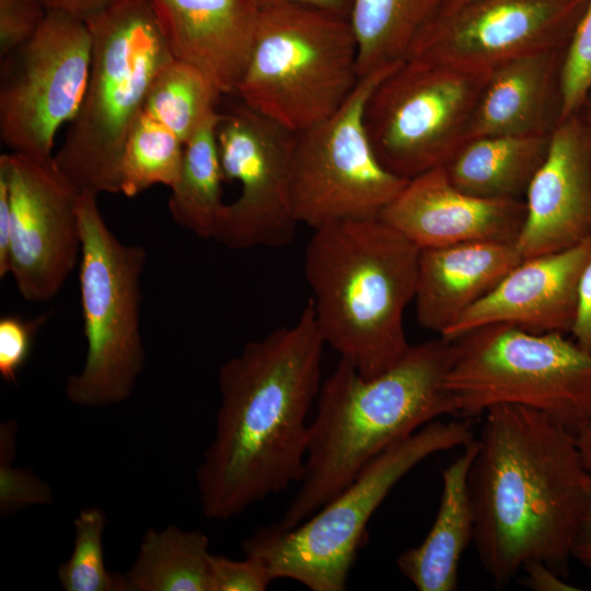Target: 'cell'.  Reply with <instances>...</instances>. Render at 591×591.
Masks as SVG:
<instances>
[{
    "label": "cell",
    "instance_id": "obj_1",
    "mask_svg": "<svg viewBox=\"0 0 591 591\" xmlns=\"http://www.w3.org/2000/svg\"><path fill=\"white\" fill-rule=\"evenodd\" d=\"M325 345L309 299L293 325L248 341L220 367L215 436L196 472L206 518H234L302 480Z\"/></svg>",
    "mask_w": 591,
    "mask_h": 591
},
{
    "label": "cell",
    "instance_id": "obj_2",
    "mask_svg": "<svg viewBox=\"0 0 591 591\" xmlns=\"http://www.w3.org/2000/svg\"><path fill=\"white\" fill-rule=\"evenodd\" d=\"M484 415L468 485L485 571L496 584L531 561L566 573L591 498L576 436L525 406L497 405Z\"/></svg>",
    "mask_w": 591,
    "mask_h": 591
},
{
    "label": "cell",
    "instance_id": "obj_3",
    "mask_svg": "<svg viewBox=\"0 0 591 591\" xmlns=\"http://www.w3.org/2000/svg\"><path fill=\"white\" fill-rule=\"evenodd\" d=\"M452 358V340L439 336L410 345L393 367L371 379L340 359L321 385L304 474L279 524H300L392 444L453 415L443 385Z\"/></svg>",
    "mask_w": 591,
    "mask_h": 591
},
{
    "label": "cell",
    "instance_id": "obj_4",
    "mask_svg": "<svg viewBox=\"0 0 591 591\" xmlns=\"http://www.w3.org/2000/svg\"><path fill=\"white\" fill-rule=\"evenodd\" d=\"M313 231L303 269L321 335L362 378H374L410 347L404 313L415 297L419 248L380 218Z\"/></svg>",
    "mask_w": 591,
    "mask_h": 591
},
{
    "label": "cell",
    "instance_id": "obj_5",
    "mask_svg": "<svg viewBox=\"0 0 591 591\" xmlns=\"http://www.w3.org/2000/svg\"><path fill=\"white\" fill-rule=\"evenodd\" d=\"M84 21L92 36L89 81L54 160L80 192L117 194L127 135L174 57L151 0H119Z\"/></svg>",
    "mask_w": 591,
    "mask_h": 591
},
{
    "label": "cell",
    "instance_id": "obj_6",
    "mask_svg": "<svg viewBox=\"0 0 591 591\" xmlns=\"http://www.w3.org/2000/svg\"><path fill=\"white\" fill-rule=\"evenodd\" d=\"M473 440L468 420H433L383 451L310 518L290 529L262 526L243 541L242 551L259 558L273 580L343 591L367 524L391 489L425 459Z\"/></svg>",
    "mask_w": 591,
    "mask_h": 591
},
{
    "label": "cell",
    "instance_id": "obj_7",
    "mask_svg": "<svg viewBox=\"0 0 591 591\" xmlns=\"http://www.w3.org/2000/svg\"><path fill=\"white\" fill-rule=\"evenodd\" d=\"M450 340L453 358L443 385L453 415L520 405L575 436L591 419V354L566 334L489 324Z\"/></svg>",
    "mask_w": 591,
    "mask_h": 591
},
{
    "label": "cell",
    "instance_id": "obj_8",
    "mask_svg": "<svg viewBox=\"0 0 591 591\" xmlns=\"http://www.w3.org/2000/svg\"><path fill=\"white\" fill-rule=\"evenodd\" d=\"M254 49L235 95L301 132L333 115L357 83L358 48L348 19L262 2Z\"/></svg>",
    "mask_w": 591,
    "mask_h": 591
},
{
    "label": "cell",
    "instance_id": "obj_9",
    "mask_svg": "<svg viewBox=\"0 0 591 591\" xmlns=\"http://www.w3.org/2000/svg\"><path fill=\"white\" fill-rule=\"evenodd\" d=\"M97 195L81 192L80 297L86 355L66 382L67 399L101 408L128 399L146 364L140 332V278L147 263L141 245L120 242L107 227Z\"/></svg>",
    "mask_w": 591,
    "mask_h": 591
},
{
    "label": "cell",
    "instance_id": "obj_10",
    "mask_svg": "<svg viewBox=\"0 0 591 591\" xmlns=\"http://www.w3.org/2000/svg\"><path fill=\"white\" fill-rule=\"evenodd\" d=\"M488 76L417 57L401 61L372 90L363 112L383 166L406 179L443 166L465 142Z\"/></svg>",
    "mask_w": 591,
    "mask_h": 591
},
{
    "label": "cell",
    "instance_id": "obj_11",
    "mask_svg": "<svg viewBox=\"0 0 591 591\" xmlns=\"http://www.w3.org/2000/svg\"><path fill=\"white\" fill-rule=\"evenodd\" d=\"M399 62L361 77L333 115L297 134L290 195L299 224L378 219L409 181L383 166L363 121L370 93Z\"/></svg>",
    "mask_w": 591,
    "mask_h": 591
},
{
    "label": "cell",
    "instance_id": "obj_12",
    "mask_svg": "<svg viewBox=\"0 0 591 591\" xmlns=\"http://www.w3.org/2000/svg\"><path fill=\"white\" fill-rule=\"evenodd\" d=\"M86 22L47 10L36 33L1 58L0 138L11 152L50 159L57 130L76 117L89 81Z\"/></svg>",
    "mask_w": 591,
    "mask_h": 591
},
{
    "label": "cell",
    "instance_id": "obj_13",
    "mask_svg": "<svg viewBox=\"0 0 591 591\" xmlns=\"http://www.w3.org/2000/svg\"><path fill=\"white\" fill-rule=\"evenodd\" d=\"M297 132L239 101L220 111L217 142L224 182L240 194L224 204L213 240L227 247H282L299 222L291 206V162Z\"/></svg>",
    "mask_w": 591,
    "mask_h": 591
},
{
    "label": "cell",
    "instance_id": "obj_14",
    "mask_svg": "<svg viewBox=\"0 0 591 591\" xmlns=\"http://www.w3.org/2000/svg\"><path fill=\"white\" fill-rule=\"evenodd\" d=\"M588 1L463 0L439 11L408 57L490 72L519 57L567 48Z\"/></svg>",
    "mask_w": 591,
    "mask_h": 591
},
{
    "label": "cell",
    "instance_id": "obj_15",
    "mask_svg": "<svg viewBox=\"0 0 591 591\" xmlns=\"http://www.w3.org/2000/svg\"><path fill=\"white\" fill-rule=\"evenodd\" d=\"M9 182L11 239L9 274L23 299L45 302L60 291L81 256L80 190L54 157L1 154Z\"/></svg>",
    "mask_w": 591,
    "mask_h": 591
},
{
    "label": "cell",
    "instance_id": "obj_16",
    "mask_svg": "<svg viewBox=\"0 0 591 591\" xmlns=\"http://www.w3.org/2000/svg\"><path fill=\"white\" fill-rule=\"evenodd\" d=\"M523 200L525 217L514 241L523 259L591 237V135L579 111L553 132Z\"/></svg>",
    "mask_w": 591,
    "mask_h": 591
},
{
    "label": "cell",
    "instance_id": "obj_17",
    "mask_svg": "<svg viewBox=\"0 0 591 591\" xmlns=\"http://www.w3.org/2000/svg\"><path fill=\"white\" fill-rule=\"evenodd\" d=\"M524 217L523 199L464 193L443 166L410 178L380 215L419 250L480 241L514 243Z\"/></svg>",
    "mask_w": 591,
    "mask_h": 591
},
{
    "label": "cell",
    "instance_id": "obj_18",
    "mask_svg": "<svg viewBox=\"0 0 591 591\" xmlns=\"http://www.w3.org/2000/svg\"><path fill=\"white\" fill-rule=\"evenodd\" d=\"M591 237L569 248L522 259L441 336L454 339L489 324L534 333H571Z\"/></svg>",
    "mask_w": 591,
    "mask_h": 591
},
{
    "label": "cell",
    "instance_id": "obj_19",
    "mask_svg": "<svg viewBox=\"0 0 591 591\" xmlns=\"http://www.w3.org/2000/svg\"><path fill=\"white\" fill-rule=\"evenodd\" d=\"M173 57L235 94L256 38L257 0H151Z\"/></svg>",
    "mask_w": 591,
    "mask_h": 591
},
{
    "label": "cell",
    "instance_id": "obj_20",
    "mask_svg": "<svg viewBox=\"0 0 591 591\" xmlns=\"http://www.w3.org/2000/svg\"><path fill=\"white\" fill-rule=\"evenodd\" d=\"M566 51L560 48L535 53L493 69L465 142L488 136H552L564 117Z\"/></svg>",
    "mask_w": 591,
    "mask_h": 591
},
{
    "label": "cell",
    "instance_id": "obj_21",
    "mask_svg": "<svg viewBox=\"0 0 591 591\" xmlns=\"http://www.w3.org/2000/svg\"><path fill=\"white\" fill-rule=\"evenodd\" d=\"M522 259L509 242L419 250L414 297L418 324L441 336Z\"/></svg>",
    "mask_w": 591,
    "mask_h": 591
},
{
    "label": "cell",
    "instance_id": "obj_22",
    "mask_svg": "<svg viewBox=\"0 0 591 591\" xmlns=\"http://www.w3.org/2000/svg\"><path fill=\"white\" fill-rule=\"evenodd\" d=\"M478 448L471 441L442 472V495L425 540L403 552L397 568L419 591H454L459 563L474 534L468 475Z\"/></svg>",
    "mask_w": 591,
    "mask_h": 591
},
{
    "label": "cell",
    "instance_id": "obj_23",
    "mask_svg": "<svg viewBox=\"0 0 591 591\" xmlns=\"http://www.w3.org/2000/svg\"><path fill=\"white\" fill-rule=\"evenodd\" d=\"M552 136H488L463 143L443 169L451 183L482 198L523 199Z\"/></svg>",
    "mask_w": 591,
    "mask_h": 591
},
{
    "label": "cell",
    "instance_id": "obj_24",
    "mask_svg": "<svg viewBox=\"0 0 591 591\" xmlns=\"http://www.w3.org/2000/svg\"><path fill=\"white\" fill-rule=\"evenodd\" d=\"M443 4L444 0H354L349 23L359 77L405 60Z\"/></svg>",
    "mask_w": 591,
    "mask_h": 591
},
{
    "label": "cell",
    "instance_id": "obj_25",
    "mask_svg": "<svg viewBox=\"0 0 591 591\" xmlns=\"http://www.w3.org/2000/svg\"><path fill=\"white\" fill-rule=\"evenodd\" d=\"M209 537L172 524L148 529L124 573L128 591H210Z\"/></svg>",
    "mask_w": 591,
    "mask_h": 591
},
{
    "label": "cell",
    "instance_id": "obj_26",
    "mask_svg": "<svg viewBox=\"0 0 591 591\" xmlns=\"http://www.w3.org/2000/svg\"><path fill=\"white\" fill-rule=\"evenodd\" d=\"M220 111L208 117L184 144L181 171L167 201L173 220L201 239H212L223 207L224 182L217 125Z\"/></svg>",
    "mask_w": 591,
    "mask_h": 591
},
{
    "label": "cell",
    "instance_id": "obj_27",
    "mask_svg": "<svg viewBox=\"0 0 591 591\" xmlns=\"http://www.w3.org/2000/svg\"><path fill=\"white\" fill-rule=\"evenodd\" d=\"M222 95L196 68L173 58L155 77L142 111L184 143L212 114Z\"/></svg>",
    "mask_w": 591,
    "mask_h": 591
},
{
    "label": "cell",
    "instance_id": "obj_28",
    "mask_svg": "<svg viewBox=\"0 0 591 591\" xmlns=\"http://www.w3.org/2000/svg\"><path fill=\"white\" fill-rule=\"evenodd\" d=\"M184 142L143 111L134 121L120 160V193L135 197L153 185L172 188L179 175Z\"/></svg>",
    "mask_w": 591,
    "mask_h": 591
},
{
    "label": "cell",
    "instance_id": "obj_29",
    "mask_svg": "<svg viewBox=\"0 0 591 591\" xmlns=\"http://www.w3.org/2000/svg\"><path fill=\"white\" fill-rule=\"evenodd\" d=\"M106 523V515L99 507L83 508L74 519L72 553L58 567V580L65 591H128L125 575L111 572L105 567Z\"/></svg>",
    "mask_w": 591,
    "mask_h": 591
},
{
    "label": "cell",
    "instance_id": "obj_30",
    "mask_svg": "<svg viewBox=\"0 0 591 591\" xmlns=\"http://www.w3.org/2000/svg\"><path fill=\"white\" fill-rule=\"evenodd\" d=\"M18 425L7 420L0 426V514L10 517L21 510L48 505L54 500L51 488L31 467L14 466Z\"/></svg>",
    "mask_w": 591,
    "mask_h": 591
},
{
    "label": "cell",
    "instance_id": "obj_31",
    "mask_svg": "<svg viewBox=\"0 0 591 591\" xmlns=\"http://www.w3.org/2000/svg\"><path fill=\"white\" fill-rule=\"evenodd\" d=\"M591 88V0L567 47L564 70V117L577 112Z\"/></svg>",
    "mask_w": 591,
    "mask_h": 591
},
{
    "label": "cell",
    "instance_id": "obj_32",
    "mask_svg": "<svg viewBox=\"0 0 591 591\" xmlns=\"http://www.w3.org/2000/svg\"><path fill=\"white\" fill-rule=\"evenodd\" d=\"M46 318V314L32 320L16 315L0 318V376L3 381L16 383L18 373L30 357L33 338Z\"/></svg>",
    "mask_w": 591,
    "mask_h": 591
},
{
    "label": "cell",
    "instance_id": "obj_33",
    "mask_svg": "<svg viewBox=\"0 0 591 591\" xmlns=\"http://www.w3.org/2000/svg\"><path fill=\"white\" fill-rule=\"evenodd\" d=\"M210 591H264L273 581L267 567L257 557L234 560L210 555Z\"/></svg>",
    "mask_w": 591,
    "mask_h": 591
},
{
    "label": "cell",
    "instance_id": "obj_34",
    "mask_svg": "<svg viewBox=\"0 0 591 591\" xmlns=\"http://www.w3.org/2000/svg\"><path fill=\"white\" fill-rule=\"evenodd\" d=\"M46 13L42 0H0V57L31 39Z\"/></svg>",
    "mask_w": 591,
    "mask_h": 591
},
{
    "label": "cell",
    "instance_id": "obj_35",
    "mask_svg": "<svg viewBox=\"0 0 591 591\" xmlns=\"http://www.w3.org/2000/svg\"><path fill=\"white\" fill-rule=\"evenodd\" d=\"M571 334L573 340L591 354V259L580 278L578 308Z\"/></svg>",
    "mask_w": 591,
    "mask_h": 591
},
{
    "label": "cell",
    "instance_id": "obj_36",
    "mask_svg": "<svg viewBox=\"0 0 591 591\" xmlns=\"http://www.w3.org/2000/svg\"><path fill=\"white\" fill-rule=\"evenodd\" d=\"M524 587L534 591H576L579 588L568 583L559 572L542 561H531L523 566Z\"/></svg>",
    "mask_w": 591,
    "mask_h": 591
},
{
    "label": "cell",
    "instance_id": "obj_37",
    "mask_svg": "<svg viewBox=\"0 0 591 591\" xmlns=\"http://www.w3.org/2000/svg\"><path fill=\"white\" fill-rule=\"evenodd\" d=\"M10 239V189L7 174L0 169V278L9 275Z\"/></svg>",
    "mask_w": 591,
    "mask_h": 591
},
{
    "label": "cell",
    "instance_id": "obj_38",
    "mask_svg": "<svg viewBox=\"0 0 591 591\" xmlns=\"http://www.w3.org/2000/svg\"><path fill=\"white\" fill-rule=\"evenodd\" d=\"M119 0H42L47 10H59L82 20L96 14Z\"/></svg>",
    "mask_w": 591,
    "mask_h": 591
},
{
    "label": "cell",
    "instance_id": "obj_39",
    "mask_svg": "<svg viewBox=\"0 0 591 591\" xmlns=\"http://www.w3.org/2000/svg\"><path fill=\"white\" fill-rule=\"evenodd\" d=\"M571 557L591 571V498L577 530Z\"/></svg>",
    "mask_w": 591,
    "mask_h": 591
},
{
    "label": "cell",
    "instance_id": "obj_40",
    "mask_svg": "<svg viewBox=\"0 0 591 591\" xmlns=\"http://www.w3.org/2000/svg\"><path fill=\"white\" fill-rule=\"evenodd\" d=\"M258 3L267 1L287 2L325 11L349 20L354 0H257Z\"/></svg>",
    "mask_w": 591,
    "mask_h": 591
},
{
    "label": "cell",
    "instance_id": "obj_41",
    "mask_svg": "<svg viewBox=\"0 0 591 591\" xmlns=\"http://www.w3.org/2000/svg\"><path fill=\"white\" fill-rule=\"evenodd\" d=\"M576 442L583 465L591 478V419L576 433Z\"/></svg>",
    "mask_w": 591,
    "mask_h": 591
},
{
    "label": "cell",
    "instance_id": "obj_42",
    "mask_svg": "<svg viewBox=\"0 0 591 591\" xmlns=\"http://www.w3.org/2000/svg\"><path fill=\"white\" fill-rule=\"evenodd\" d=\"M582 115L591 135V88L588 91L580 108L578 109Z\"/></svg>",
    "mask_w": 591,
    "mask_h": 591
},
{
    "label": "cell",
    "instance_id": "obj_43",
    "mask_svg": "<svg viewBox=\"0 0 591 591\" xmlns=\"http://www.w3.org/2000/svg\"><path fill=\"white\" fill-rule=\"evenodd\" d=\"M461 1H463V0H444L443 7L453 5V4H455V3H457V2H461ZM443 7H442V8H443ZM442 8H441V9H442Z\"/></svg>",
    "mask_w": 591,
    "mask_h": 591
}]
</instances>
